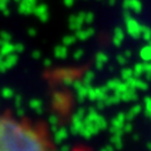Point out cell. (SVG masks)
<instances>
[{"mask_svg": "<svg viewBox=\"0 0 151 151\" xmlns=\"http://www.w3.org/2000/svg\"><path fill=\"white\" fill-rule=\"evenodd\" d=\"M0 151H57L54 135L44 120L0 112Z\"/></svg>", "mask_w": 151, "mask_h": 151, "instance_id": "cell-1", "label": "cell"}, {"mask_svg": "<svg viewBox=\"0 0 151 151\" xmlns=\"http://www.w3.org/2000/svg\"><path fill=\"white\" fill-rule=\"evenodd\" d=\"M69 151H96L86 144H76L69 149Z\"/></svg>", "mask_w": 151, "mask_h": 151, "instance_id": "cell-2", "label": "cell"}]
</instances>
